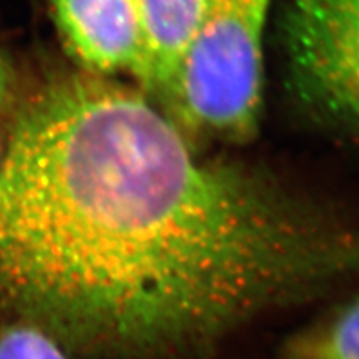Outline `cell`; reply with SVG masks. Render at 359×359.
<instances>
[{
  "instance_id": "obj_1",
  "label": "cell",
  "mask_w": 359,
  "mask_h": 359,
  "mask_svg": "<svg viewBox=\"0 0 359 359\" xmlns=\"http://www.w3.org/2000/svg\"><path fill=\"white\" fill-rule=\"evenodd\" d=\"M359 278V226L200 160L145 97L67 74L22 107L0 168V314L74 359H200Z\"/></svg>"
},
{
  "instance_id": "obj_2",
  "label": "cell",
  "mask_w": 359,
  "mask_h": 359,
  "mask_svg": "<svg viewBox=\"0 0 359 359\" xmlns=\"http://www.w3.org/2000/svg\"><path fill=\"white\" fill-rule=\"evenodd\" d=\"M271 0H208L165 100L185 127L245 140L262 109L263 37Z\"/></svg>"
},
{
  "instance_id": "obj_3",
  "label": "cell",
  "mask_w": 359,
  "mask_h": 359,
  "mask_svg": "<svg viewBox=\"0 0 359 359\" xmlns=\"http://www.w3.org/2000/svg\"><path fill=\"white\" fill-rule=\"evenodd\" d=\"M283 32L296 92L359 130V0H290Z\"/></svg>"
},
{
  "instance_id": "obj_4",
  "label": "cell",
  "mask_w": 359,
  "mask_h": 359,
  "mask_svg": "<svg viewBox=\"0 0 359 359\" xmlns=\"http://www.w3.org/2000/svg\"><path fill=\"white\" fill-rule=\"evenodd\" d=\"M67 50L93 75L128 72L140 80L145 62L137 0H48Z\"/></svg>"
},
{
  "instance_id": "obj_5",
  "label": "cell",
  "mask_w": 359,
  "mask_h": 359,
  "mask_svg": "<svg viewBox=\"0 0 359 359\" xmlns=\"http://www.w3.org/2000/svg\"><path fill=\"white\" fill-rule=\"evenodd\" d=\"M137 7L145 50L140 83L165 98L208 0H137Z\"/></svg>"
},
{
  "instance_id": "obj_6",
  "label": "cell",
  "mask_w": 359,
  "mask_h": 359,
  "mask_svg": "<svg viewBox=\"0 0 359 359\" xmlns=\"http://www.w3.org/2000/svg\"><path fill=\"white\" fill-rule=\"evenodd\" d=\"M276 359H359V296L291 336Z\"/></svg>"
},
{
  "instance_id": "obj_7",
  "label": "cell",
  "mask_w": 359,
  "mask_h": 359,
  "mask_svg": "<svg viewBox=\"0 0 359 359\" xmlns=\"http://www.w3.org/2000/svg\"><path fill=\"white\" fill-rule=\"evenodd\" d=\"M0 359H74L55 339L20 321L0 323Z\"/></svg>"
},
{
  "instance_id": "obj_8",
  "label": "cell",
  "mask_w": 359,
  "mask_h": 359,
  "mask_svg": "<svg viewBox=\"0 0 359 359\" xmlns=\"http://www.w3.org/2000/svg\"><path fill=\"white\" fill-rule=\"evenodd\" d=\"M13 97V74L11 64L0 50V111L11 105Z\"/></svg>"
},
{
  "instance_id": "obj_9",
  "label": "cell",
  "mask_w": 359,
  "mask_h": 359,
  "mask_svg": "<svg viewBox=\"0 0 359 359\" xmlns=\"http://www.w3.org/2000/svg\"><path fill=\"white\" fill-rule=\"evenodd\" d=\"M4 155H6V148H4V147H2V143H0V168H2Z\"/></svg>"
}]
</instances>
